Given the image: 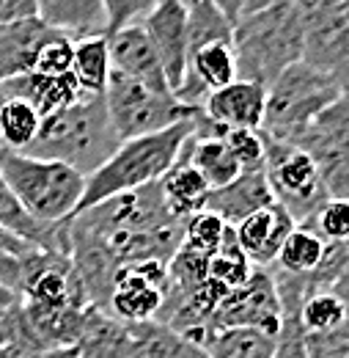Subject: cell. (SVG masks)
<instances>
[{"label": "cell", "mask_w": 349, "mask_h": 358, "mask_svg": "<svg viewBox=\"0 0 349 358\" xmlns=\"http://www.w3.org/2000/svg\"><path fill=\"white\" fill-rule=\"evenodd\" d=\"M0 229L25 240L28 245H34L39 251L69 257V221L42 224V221L31 218L22 210V204L17 201V196L11 193V187L6 185L3 174H0Z\"/></svg>", "instance_id": "17"}, {"label": "cell", "mask_w": 349, "mask_h": 358, "mask_svg": "<svg viewBox=\"0 0 349 358\" xmlns=\"http://www.w3.org/2000/svg\"><path fill=\"white\" fill-rule=\"evenodd\" d=\"M119 143L121 141L110 124L102 94V96H83L75 105L52 116H44L34 143L22 155L66 163L77 174L88 177L119 149Z\"/></svg>", "instance_id": "3"}, {"label": "cell", "mask_w": 349, "mask_h": 358, "mask_svg": "<svg viewBox=\"0 0 349 358\" xmlns=\"http://www.w3.org/2000/svg\"><path fill=\"white\" fill-rule=\"evenodd\" d=\"M295 226L297 224L281 204H269L259 213L248 215L242 224L234 226V234H237V243L242 245L245 257L251 259V265L267 270L275 265L278 251Z\"/></svg>", "instance_id": "15"}, {"label": "cell", "mask_w": 349, "mask_h": 358, "mask_svg": "<svg viewBox=\"0 0 349 358\" xmlns=\"http://www.w3.org/2000/svg\"><path fill=\"white\" fill-rule=\"evenodd\" d=\"M0 174L22 210L42 221L61 224L72 221L86 190V177L58 160H44L0 146Z\"/></svg>", "instance_id": "4"}, {"label": "cell", "mask_w": 349, "mask_h": 358, "mask_svg": "<svg viewBox=\"0 0 349 358\" xmlns=\"http://www.w3.org/2000/svg\"><path fill=\"white\" fill-rule=\"evenodd\" d=\"M336 6L341 8V14L347 17V22H349V0H336Z\"/></svg>", "instance_id": "41"}, {"label": "cell", "mask_w": 349, "mask_h": 358, "mask_svg": "<svg viewBox=\"0 0 349 358\" xmlns=\"http://www.w3.org/2000/svg\"><path fill=\"white\" fill-rule=\"evenodd\" d=\"M344 248H347V257H349V240H347V243H344Z\"/></svg>", "instance_id": "43"}, {"label": "cell", "mask_w": 349, "mask_h": 358, "mask_svg": "<svg viewBox=\"0 0 349 358\" xmlns=\"http://www.w3.org/2000/svg\"><path fill=\"white\" fill-rule=\"evenodd\" d=\"M275 3H283V0H245L242 3V14H253V11H262V8H269Z\"/></svg>", "instance_id": "40"}, {"label": "cell", "mask_w": 349, "mask_h": 358, "mask_svg": "<svg viewBox=\"0 0 349 358\" xmlns=\"http://www.w3.org/2000/svg\"><path fill=\"white\" fill-rule=\"evenodd\" d=\"M272 358H306V331L300 325V312H283Z\"/></svg>", "instance_id": "34"}, {"label": "cell", "mask_w": 349, "mask_h": 358, "mask_svg": "<svg viewBox=\"0 0 349 358\" xmlns=\"http://www.w3.org/2000/svg\"><path fill=\"white\" fill-rule=\"evenodd\" d=\"M140 28L146 31L149 42L154 47L168 86L171 91L179 89V83L184 80L187 72V6L184 0H157L151 6V11L140 20Z\"/></svg>", "instance_id": "12"}, {"label": "cell", "mask_w": 349, "mask_h": 358, "mask_svg": "<svg viewBox=\"0 0 349 358\" xmlns=\"http://www.w3.org/2000/svg\"><path fill=\"white\" fill-rule=\"evenodd\" d=\"M306 358H349V334H306Z\"/></svg>", "instance_id": "36"}, {"label": "cell", "mask_w": 349, "mask_h": 358, "mask_svg": "<svg viewBox=\"0 0 349 358\" xmlns=\"http://www.w3.org/2000/svg\"><path fill=\"white\" fill-rule=\"evenodd\" d=\"M327 243L308 226H295L289 231V237L283 240L278 259L272 268L289 275H311L313 270L319 268L322 257H325Z\"/></svg>", "instance_id": "24"}, {"label": "cell", "mask_w": 349, "mask_h": 358, "mask_svg": "<svg viewBox=\"0 0 349 358\" xmlns=\"http://www.w3.org/2000/svg\"><path fill=\"white\" fill-rule=\"evenodd\" d=\"M110 50L107 36H86L75 42V58H72V78L77 80L86 96H102L107 78H110Z\"/></svg>", "instance_id": "22"}, {"label": "cell", "mask_w": 349, "mask_h": 358, "mask_svg": "<svg viewBox=\"0 0 349 358\" xmlns=\"http://www.w3.org/2000/svg\"><path fill=\"white\" fill-rule=\"evenodd\" d=\"M132 325L138 342H140V356L143 358H209V353L184 336H179L168 325L160 322H127Z\"/></svg>", "instance_id": "25"}, {"label": "cell", "mask_w": 349, "mask_h": 358, "mask_svg": "<svg viewBox=\"0 0 349 358\" xmlns=\"http://www.w3.org/2000/svg\"><path fill=\"white\" fill-rule=\"evenodd\" d=\"M269 204H275V199H272V190H269V182L264 177V171H242L231 185L209 190L204 210L215 213L228 226H237L248 215L259 213Z\"/></svg>", "instance_id": "18"}, {"label": "cell", "mask_w": 349, "mask_h": 358, "mask_svg": "<svg viewBox=\"0 0 349 358\" xmlns=\"http://www.w3.org/2000/svg\"><path fill=\"white\" fill-rule=\"evenodd\" d=\"M39 20L69 39L107 36V14L102 0H36Z\"/></svg>", "instance_id": "20"}, {"label": "cell", "mask_w": 349, "mask_h": 358, "mask_svg": "<svg viewBox=\"0 0 349 358\" xmlns=\"http://www.w3.org/2000/svg\"><path fill=\"white\" fill-rule=\"evenodd\" d=\"M28 251H34V245H28L25 240L0 229V284L3 287L17 292V287H20V259Z\"/></svg>", "instance_id": "33"}, {"label": "cell", "mask_w": 349, "mask_h": 358, "mask_svg": "<svg viewBox=\"0 0 349 358\" xmlns=\"http://www.w3.org/2000/svg\"><path fill=\"white\" fill-rule=\"evenodd\" d=\"M187 6V47L190 52L209 45H231L234 22L209 0H184ZM190 58V55H187Z\"/></svg>", "instance_id": "23"}, {"label": "cell", "mask_w": 349, "mask_h": 358, "mask_svg": "<svg viewBox=\"0 0 349 358\" xmlns=\"http://www.w3.org/2000/svg\"><path fill=\"white\" fill-rule=\"evenodd\" d=\"M157 185H160V193H163V201H165L168 213L179 221H187L193 213H201L207 207L209 185L187 163V157L181 152H179L174 166L160 177Z\"/></svg>", "instance_id": "21"}, {"label": "cell", "mask_w": 349, "mask_h": 358, "mask_svg": "<svg viewBox=\"0 0 349 358\" xmlns=\"http://www.w3.org/2000/svg\"><path fill=\"white\" fill-rule=\"evenodd\" d=\"M209 3H215L234 25L239 22V17H242V3H245V0H209Z\"/></svg>", "instance_id": "38"}, {"label": "cell", "mask_w": 349, "mask_h": 358, "mask_svg": "<svg viewBox=\"0 0 349 358\" xmlns=\"http://www.w3.org/2000/svg\"><path fill=\"white\" fill-rule=\"evenodd\" d=\"M107 50H110V66L113 72H121L132 80L149 86V89L160 91V94H174L168 86L165 69L154 52V47L149 42L146 31L140 28V22L119 28L116 34L107 36Z\"/></svg>", "instance_id": "13"}, {"label": "cell", "mask_w": 349, "mask_h": 358, "mask_svg": "<svg viewBox=\"0 0 349 358\" xmlns=\"http://www.w3.org/2000/svg\"><path fill=\"white\" fill-rule=\"evenodd\" d=\"M6 99H8V94H6V89L0 86V108H3V102H6Z\"/></svg>", "instance_id": "42"}, {"label": "cell", "mask_w": 349, "mask_h": 358, "mask_svg": "<svg viewBox=\"0 0 349 358\" xmlns=\"http://www.w3.org/2000/svg\"><path fill=\"white\" fill-rule=\"evenodd\" d=\"M281 317L283 312L272 284V273L269 268H253L245 284L223 295V301L209 320V334L215 339L220 331H228V328H253L267 336H278Z\"/></svg>", "instance_id": "10"}, {"label": "cell", "mask_w": 349, "mask_h": 358, "mask_svg": "<svg viewBox=\"0 0 349 358\" xmlns=\"http://www.w3.org/2000/svg\"><path fill=\"white\" fill-rule=\"evenodd\" d=\"M72 58H75V39L66 34L50 36L36 58V75H66L72 72Z\"/></svg>", "instance_id": "32"}, {"label": "cell", "mask_w": 349, "mask_h": 358, "mask_svg": "<svg viewBox=\"0 0 349 358\" xmlns=\"http://www.w3.org/2000/svg\"><path fill=\"white\" fill-rule=\"evenodd\" d=\"M344 91L347 89L336 78L319 69H311L303 61L289 66L267 89L262 133L269 141L295 143L308 130V124L327 105H333Z\"/></svg>", "instance_id": "5"}, {"label": "cell", "mask_w": 349, "mask_h": 358, "mask_svg": "<svg viewBox=\"0 0 349 358\" xmlns=\"http://www.w3.org/2000/svg\"><path fill=\"white\" fill-rule=\"evenodd\" d=\"M264 177L269 182L275 204H281L297 226L311 224L322 210V204L327 201L313 157L297 143L267 138Z\"/></svg>", "instance_id": "7"}, {"label": "cell", "mask_w": 349, "mask_h": 358, "mask_svg": "<svg viewBox=\"0 0 349 358\" xmlns=\"http://www.w3.org/2000/svg\"><path fill=\"white\" fill-rule=\"evenodd\" d=\"M8 96L14 99H25L28 105H34V110L39 116H52L69 105H75L77 99H83L86 94L80 91L77 80L72 78V72L66 75H22V78H14L8 83H0Z\"/></svg>", "instance_id": "19"}, {"label": "cell", "mask_w": 349, "mask_h": 358, "mask_svg": "<svg viewBox=\"0 0 349 358\" xmlns=\"http://www.w3.org/2000/svg\"><path fill=\"white\" fill-rule=\"evenodd\" d=\"M225 231H228V224L218 218L215 213H209V210H201V213H193L187 221H184V245L187 248H193V251H198V254H215L220 248V243H223V237H225Z\"/></svg>", "instance_id": "29"}, {"label": "cell", "mask_w": 349, "mask_h": 358, "mask_svg": "<svg viewBox=\"0 0 349 358\" xmlns=\"http://www.w3.org/2000/svg\"><path fill=\"white\" fill-rule=\"evenodd\" d=\"M42 116L25 99L8 96L0 108V146L8 152H25L39 133Z\"/></svg>", "instance_id": "26"}, {"label": "cell", "mask_w": 349, "mask_h": 358, "mask_svg": "<svg viewBox=\"0 0 349 358\" xmlns=\"http://www.w3.org/2000/svg\"><path fill=\"white\" fill-rule=\"evenodd\" d=\"M17 303H20V295H17L14 289H8V287H3V284H0V320L11 312Z\"/></svg>", "instance_id": "39"}, {"label": "cell", "mask_w": 349, "mask_h": 358, "mask_svg": "<svg viewBox=\"0 0 349 358\" xmlns=\"http://www.w3.org/2000/svg\"><path fill=\"white\" fill-rule=\"evenodd\" d=\"M251 273H253V265H251V259L245 257L242 245L237 243L234 226H228V231H225L220 248L215 254H209V259H207V275H209L212 281H218L220 287L234 289V287L245 284V281L251 278Z\"/></svg>", "instance_id": "27"}, {"label": "cell", "mask_w": 349, "mask_h": 358, "mask_svg": "<svg viewBox=\"0 0 349 358\" xmlns=\"http://www.w3.org/2000/svg\"><path fill=\"white\" fill-rule=\"evenodd\" d=\"M231 50L237 80L269 89L289 66L303 61V11L297 0L242 14L234 25Z\"/></svg>", "instance_id": "1"}, {"label": "cell", "mask_w": 349, "mask_h": 358, "mask_svg": "<svg viewBox=\"0 0 349 358\" xmlns=\"http://www.w3.org/2000/svg\"><path fill=\"white\" fill-rule=\"evenodd\" d=\"M102 3H105V14H107V36H110L119 28L140 22L157 0H102Z\"/></svg>", "instance_id": "35"}, {"label": "cell", "mask_w": 349, "mask_h": 358, "mask_svg": "<svg viewBox=\"0 0 349 358\" xmlns=\"http://www.w3.org/2000/svg\"><path fill=\"white\" fill-rule=\"evenodd\" d=\"M344 303L333 289H316L308 292L300 306V325L306 334H327L344 328Z\"/></svg>", "instance_id": "28"}, {"label": "cell", "mask_w": 349, "mask_h": 358, "mask_svg": "<svg viewBox=\"0 0 349 358\" xmlns=\"http://www.w3.org/2000/svg\"><path fill=\"white\" fill-rule=\"evenodd\" d=\"M105 108L119 141L163 133L174 124L198 119L204 113L201 108H190L179 102L174 94H160L113 69L105 86Z\"/></svg>", "instance_id": "6"}, {"label": "cell", "mask_w": 349, "mask_h": 358, "mask_svg": "<svg viewBox=\"0 0 349 358\" xmlns=\"http://www.w3.org/2000/svg\"><path fill=\"white\" fill-rule=\"evenodd\" d=\"M58 31L44 25L39 17L0 25V83L31 75L36 69L39 50Z\"/></svg>", "instance_id": "16"}, {"label": "cell", "mask_w": 349, "mask_h": 358, "mask_svg": "<svg viewBox=\"0 0 349 358\" xmlns=\"http://www.w3.org/2000/svg\"><path fill=\"white\" fill-rule=\"evenodd\" d=\"M168 298V265L132 262L116 270L107 314L119 322H151Z\"/></svg>", "instance_id": "11"}, {"label": "cell", "mask_w": 349, "mask_h": 358, "mask_svg": "<svg viewBox=\"0 0 349 358\" xmlns=\"http://www.w3.org/2000/svg\"><path fill=\"white\" fill-rule=\"evenodd\" d=\"M201 119H204V113L198 119L174 124L163 133L121 141L119 149L94 174L86 177V190H83V199L77 204V213H83L105 199H113V196H121V193L160 182V177L176 163L184 141L201 127Z\"/></svg>", "instance_id": "2"}, {"label": "cell", "mask_w": 349, "mask_h": 358, "mask_svg": "<svg viewBox=\"0 0 349 358\" xmlns=\"http://www.w3.org/2000/svg\"><path fill=\"white\" fill-rule=\"evenodd\" d=\"M303 11V64L349 89V22L336 0H297Z\"/></svg>", "instance_id": "9"}, {"label": "cell", "mask_w": 349, "mask_h": 358, "mask_svg": "<svg viewBox=\"0 0 349 358\" xmlns=\"http://www.w3.org/2000/svg\"><path fill=\"white\" fill-rule=\"evenodd\" d=\"M220 138L242 171H264L267 135L262 130H223Z\"/></svg>", "instance_id": "30"}, {"label": "cell", "mask_w": 349, "mask_h": 358, "mask_svg": "<svg viewBox=\"0 0 349 358\" xmlns=\"http://www.w3.org/2000/svg\"><path fill=\"white\" fill-rule=\"evenodd\" d=\"M264 105H267V89L248 80H234L212 91L204 99L201 110L207 122H212L220 130H262Z\"/></svg>", "instance_id": "14"}, {"label": "cell", "mask_w": 349, "mask_h": 358, "mask_svg": "<svg viewBox=\"0 0 349 358\" xmlns=\"http://www.w3.org/2000/svg\"><path fill=\"white\" fill-rule=\"evenodd\" d=\"M295 143L313 157L327 199H349V89Z\"/></svg>", "instance_id": "8"}, {"label": "cell", "mask_w": 349, "mask_h": 358, "mask_svg": "<svg viewBox=\"0 0 349 358\" xmlns=\"http://www.w3.org/2000/svg\"><path fill=\"white\" fill-rule=\"evenodd\" d=\"M31 17H39L36 0H0V25L31 20Z\"/></svg>", "instance_id": "37"}, {"label": "cell", "mask_w": 349, "mask_h": 358, "mask_svg": "<svg viewBox=\"0 0 349 358\" xmlns=\"http://www.w3.org/2000/svg\"><path fill=\"white\" fill-rule=\"evenodd\" d=\"M325 243H347L349 240V199H327L316 218L308 224Z\"/></svg>", "instance_id": "31"}]
</instances>
